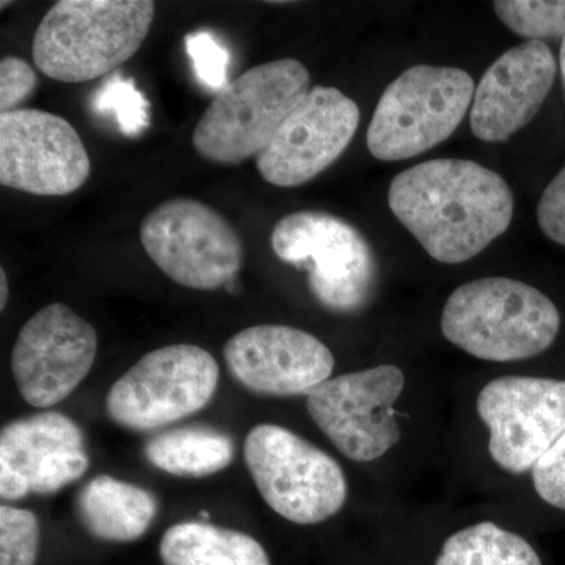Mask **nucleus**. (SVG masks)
I'll return each instance as SVG.
<instances>
[{
    "label": "nucleus",
    "instance_id": "1",
    "mask_svg": "<svg viewBox=\"0 0 565 565\" xmlns=\"http://www.w3.org/2000/svg\"><path fill=\"white\" fill-rule=\"evenodd\" d=\"M388 204L427 255L445 264L475 258L514 217L508 182L468 159H435L404 170L390 185Z\"/></svg>",
    "mask_w": 565,
    "mask_h": 565
},
{
    "label": "nucleus",
    "instance_id": "2",
    "mask_svg": "<svg viewBox=\"0 0 565 565\" xmlns=\"http://www.w3.org/2000/svg\"><path fill=\"white\" fill-rule=\"evenodd\" d=\"M154 13L151 0H61L36 28L33 63L66 84L98 79L137 54Z\"/></svg>",
    "mask_w": 565,
    "mask_h": 565
},
{
    "label": "nucleus",
    "instance_id": "3",
    "mask_svg": "<svg viewBox=\"0 0 565 565\" xmlns=\"http://www.w3.org/2000/svg\"><path fill=\"white\" fill-rule=\"evenodd\" d=\"M561 329L556 305L544 292L512 278L465 282L449 296L441 332L449 343L487 362L541 355Z\"/></svg>",
    "mask_w": 565,
    "mask_h": 565
},
{
    "label": "nucleus",
    "instance_id": "4",
    "mask_svg": "<svg viewBox=\"0 0 565 565\" xmlns=\"http://www.w3.org/2000/svg\"><path fill=\"white\" fill-rule=\"evenodd\" d=\"M310 82L307 66L296 58L253 66L212 99L193 129V148L222 166L258 158L310 93Z\"/></svg>",
    "mask_w": 565,
    "mask_h": 565
},
{
    "label": "nucleus",
    "instance_id": "5",
    "mask_svg": "<svg viewBox=\"0 0 565 565\" xmlns=\"http://www.w3.org/2000/svg\"><path fill=\"white\" fill-rule=\"evenodd\" d=\"M475 90L470 74L460 68L418 65L405 70L379 99L367 128V150L385 162L433 150L459 128Z\"/></svg>",
    "mask_w": 565,
    "mask_h": 565
},
{
    "label": "nucleus",
    "instance_id": "6",
    "mask_svg": "<svg viewBox=\"0 0 565 565\" xmlns=\"http://www.w3.org/2000/svg\"><path fill=\"white\" fill-rule=\"evenodd\" d=\"M244 457L263 500L297 525L326 522L348 501V479L341 465L286 427H253L245 438Z\"/></svg>",
    "mask_w": 565,
    "mask_h": 565
},
{
    "label": "nucleus",
    "instance_id": "7",
    "mask_svg": "<svg viewBox=\"0 0 565 565\" xmlns=\"http://www.w3.org/2000/svg\"><path fill=\"white\" fill-rule=\"evenodd\" d=\"M270 245L280 262L308 273V288L334 313H355L373 297L377 263L351 223L319 211H297L274 226Z\"/></svg>",
    "mask_w": 565,
    "mask_h": 565
},
{
    "label": "nucleus",
    "instance_id": "8",
    "mask_svg": "<svg viewBox=\"0 0 565 565\" xmlns=\"http://www.w3.org/2000/svg\"><path fill=\"white\" fill-rule=\"evenodd\" d=\"M218 364L200 345H163L141 356L107 393L111 422L134 433H152L181 422L211 403Z\"/></svg>",
    "mask_w": 565,
    "mask_h": 565
},
{
    "label": "nucleus",
    "instance_id": "9",
    "mask_svg": "<svg viewBox=\"0 0 565 565\" xmlns=\"http://www.w3.org/2000/svg\"><path fill=\"white\" fill-rule=\"evenodd\" d=\"M140 241L151 262L185 288L214 291L243 267L239 234L199 200L180 196L156 206L141 222Z\"/></svg>",
    "mask_w": 565,
    "mask_h": 565
},
{
    "label": "nucleus",
    "instance_id": "10",
    "mask_svg": "<svg viewBox=\"0 0 565 565\" xmlns=\"http://www.w3.org/2000/svg\"><path fill=\"white\" fill-rule=\"evenodd\" d=\"M404 386L403 370L393 364L338 375L307 394L308 414L341 455L373 462L399 444L394 404Z\"/></svg>",
    "mask_w": 565,
    "mask_h": 565
},
{
    "label": "nucleus",
    "instance_id": "11",
    "mask_svg": "<svg viewBox=\"0 0 565 565\" xmlns=\"http://www.w3.org/2000/svg\"><path fill=\"white\" fill-rule=\"evenodd\" d=\"M476 411L489 429L493 462L526 473L565 433V381L504 375L482 386Z\"/></svg>",
    "mask_w": 565,
    "mask_h": 565
},
{
    "label": "nucleus",
    "instance_id": "12",
    "mask_svg": "<svg viewBox=\"0 0 565 565\" xmlns=\"http://www.w3.org/2000/svg\"><path fill=\"white\" fill-rule=\"evenodd\" d=\"M92 173L79 134L58 115L39 109L0 114V182L39 196L79 191Z\"/></svg>",
    "mask_w": 565,
    "mask_h": 565
},
{
    "label": "nucleus",
    "instance_id": "13",
    "mask_svg": "<svg viewBox=\"0 0 565 565\" xmlns=\"http://www.w3.org/2000/svg\"><path fill=\"white\" fill-rule=\"evenodd\" d=\"M98 352L95 329L70 307L41 308L18 333L11 373L22 399L51 408L70 396L90 373Z\"/></svg>",
    "mask_w": 565,
    "mask_h": 565
},
{
    "label": "nucleus",
    "instance_id": "14",
    "mask_svg": "<svg viewBox=\"0 0 565 565\" xmlns=\"http://www.w3.org/2000/svg\"><path fill=\"white\" fill-rule=\"evenodd\" d=\"M359 122L353 99L338 88L316 85L256 158L259 174L277 188L315 180L348 150Z\"/></svg>",
    "mask_w": 565,
    "mask_h": 565
},
{
    "label": "nucleus",
    "instance_id": "15",
    "mask_svg": "<svg viewBox=\"0 0 565 565\" xmlns=\"http://www.w3.org/2000/svg\"><path fill=\"white\" fill-rule=\"evenodd\" d=\"M223 356L234 381L262 396H307L334 370L333 353L315 334L278 323L233 334Z\"/></svg>",
    "mask_w": 565,
    "mask_h": 565
},
{
    "label": "nucleus",
    "instance_id": "16",
    "mask_svg": "<svg viewBox=\"0 0 565 565\" xmlns=\"http://www.w3.org/2000/svg\"><path fill=\"white\" fill-rule=\"evenodd\" d=\"M556 74V57L544 41H525L504 52L475 90L470 126L476 139L498 143L530 125Z\"/></svg>",
    "mask_w": 565,
    "mask_h": 565
},
{
    "label": "nucleus",
    "instance_id": "17",
    "mask_svg": "<svg viewBox=\"0 0 565 565\" xmlns=\"http://www.w3.org/2000/svg\"><path fill=\"white\" fill-rule=\"evenodd\" d=\"M82 449L81 427L58 412H41L7 424L0 433V497L22 500L52 460Z\"/></svg>",
    "mask_w": 565,
    "mask_h": 565
},
{
    "label": "nucleus",
    "instance_id": "18",
    "mask_svg": "<svg viewBox=\"0 0 565 565\" xmlns=\"http://www.w3.org/2000/svg\"><path fill=\"white\" fill-rule=\"evenodd\" d=\"M76 509L82 526L93 537L129 544L150 530L159 504L148 490L102 475L82 487Z\"/></svg>",
    "mask_w": 565,
    "mask_h": 565
},
{
    "label": "nucleus",
    "instance_id": "19",
    "mask_svg": "<svg viewBox=\"0 0 565 565\" xmlns=\"http://www.w3.org/2000/svg\"><path fill=\"white\" fill-rule=\"evenodd\" d=\"M159 556L163 565H270L266 550L252 535L206 522L170 526Z\"/></svg>",
    "mask_w": 565,
    "mask_h": 565
},
{
    "label": "nucleus",
    "instance_id": "20",
    "mask_svg": "<svg viewBox=\"0 0 565 565\" xmlns=\"http://www.w3.org/2000/svg\"><path fill=\"white\" fill-rule=\"evenodd\" d=\"M143 455L163 473L206 478L233 462L234 441L214 427L182 426L152 435L145 444Z\"/></svg>",
    "mask_w": 565,
    "mask_h": 565
},
{
    "label": "nucleus",
    "instance_id": "21",
    "mask_svg": "<svg viewBox=\"0 0 565 565\" xmlns=\"http://www.w3.org/2000/svg\"><path fill=\"white\" fill-rule=\"evenodd\" d=\"M435 565H542V561L522 535L481 522L449 535Z\"/></svg>",
    "mask_w": 565,
    "mask_h": 565
},
{
    "label": "nucleus",
    "instance_id": "22",
    "mask_svg": "<svg viewBox=\"0 0 565 565\" xmlns=\"http://www.w3.org/2000/svg\"><path fill=\"white\" fill-rule=\"evenodd\" d=\"M494 13L527 41L565 39V0H498Z\"/></svg>",
    "mask_w": 565,
    "mask_h": 565
},
{
    "label": "nucleus",
    "instance_id": "23",
    "mask_svg": "<svg viewBox=\"0 0 565 565\" xmlns=\"http://www.w3.org/2000/svg\"><path fill=\"white\" fill-rule=\"evenodd\" d=\"M99 115H110L128 137H139L150 126V103L136 87V82L115 73L96 90L92 103Z\"/></svg>",
    "mask_w": 565,
    "mask_h": 565
},
{
    "label": "nucleus",
    "instance_id": "24",
    "mask_svg": "<svg viewBox=\"0 0 565 565\" xmlns=\"http://www.w3.org/2000/svg\"><path fill=\"white\" fill-rule=\"evenodd\" d=\"M40 523L25 509L0 508V565H36Z\"/></svg>",
    "mask_w": 565,
    "mask_h": 565
},
{
    "label": "nucleus",
    "instance_id": "25",
    "mask_svg": "<svg viewBox=\"0 0 565 565\" xmlns=\"http://www.w3.org/2000/svg\"><path fill=\"white\" fill-rule=\"evenodd\" d=\"M184 46L200 84H203L207 90L222 92L230 84L228 50L207 31L188 33Z\"/></svg>",
    "mask_w": 565,
    "mask_h": 565
},
{
    "label": "nucleus",
    "instance_id": "26",
    "mask_svg": "<svg viewBox=\"0 0 565 565\" xmlns=\"http://www.w3.org/2000/svg\"><path fill=\"white\" fill-rule=\"evenodd\" d=\"M531 476L539 497L565 511V433L534 465Z\"/></svg>",
    "mask_w": 565,
    "mask_h": 565
},
{
    "label": "nucleus",
    "instance_id": "27",
    "mask_svg": "<svg viewBox=\"0 0 565 565\" xmlns=\"http://www.w3.org/2000/svg\"><path fill=\"white\" fill-rule=\"evenodd\" d=\"M36 73L20 57H3L0 62V111L21 109L36 88Z\"/></svg>",
    "mask_w": 565,
    "mask_h": 565
},
{
    "label": "nucleus",
    "instance_id": "28",
    "mask_svg": "<svg viewBox=\"0 0 565 565\" xmlns=\"http://www.w3.org/2000/svg\"><path fill=\"white\" fill-rule=\"evenodd\" d=\"M537 223L548 239L565 248V166L539 200Z\"/></svg>",
    "mask_w": 565,
    "mask_h": 565
},
{
    "label": "nucleus",
    "instance_id": "29",
    "mask_svg": "<svg viewBox=\"0 0 565 565\" xmlns=\"http://www.w3.org/2000/svg\"><path fill=\"white\" fill-rule=\"evenodd\" d=\"M9 300V281H7L6 270L0 269V310H3Z\"/></svg>",
    "mask_w": 565,
    "mask_h": 565
},
{
    "label": "nucleus",
    "instance_id": "30",
    "mask_svg": "<svg viewBox=\"0 0 565 565\" xmlns=\"http://www.w3.org/2000/svg\"><path fill=\"white\" fill-rule=\"evenodd\" d=\"M559 63H561V74H563L564 87H565V39L563 40V44H561Z\"/></svg>",
    "mask_w": 565,
    "mask_h": 565
}]
</instances>
